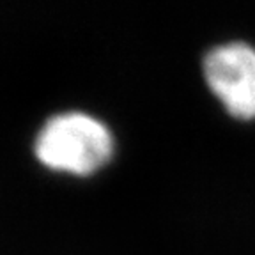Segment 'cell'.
<instances>
[{"label": "cell", "instance_id": "7a4b0ae2", "mask_svg": "<svg viewBox=\"0 0 255 255\" xmlns=\"http://www.w3.org/2000/svg\"><path fill=\"white\" fill-rule=\"evenodd\" d=\"M204 76L225 110L238 119H255V48L229 43L204 59Z\"/></svg>", "mask_w": 255, "mask_h": 255}, {"label": "cell", "instance_id": "6da1fadb", "mask_svg": "<svg viewBox=\"0 0 255 255\" xmlns=\"http://www.w3.org/2000/svg\"><path fill=\"white\" fill-rule=\"evenodd\" d=\"M114 151L108 128L87 114H62L44 124L36 140V154L44 165L75 174L103 167Z\"/></svg>", "mask_w": 255, "mask_h": 255}]
</instances>
